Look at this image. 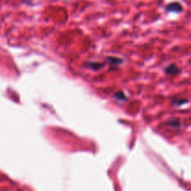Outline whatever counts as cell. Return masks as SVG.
Wrapping results in <instances>:
<instances>
[{
	"label": "cell",
	"mask_w": 191,
	"mask_h": 191,
	"mask_svg": "<svg viewBox=\"0 0 191 191\" xmlns=\"http://www.w3.org/2000/svg\"><path fill=\"white\" fill-rule=\"evenodd\" d=\"M186 102H187V100H185V99H175V100H173V101H172V103H173V104H178V105H181V104H186Z\"/></svg>",
	"instance_id": "3957f363"
},
{
	"label": "cell",
	"mask_w": 191,
	"mask_h": 191,
	"mask_svg": "<svg viewBox=\"0 0 191 191\" xmlns=\"http://www.w3.org/2000/svg\"><path fill=\"white\" fill-rule=\"evenodd\" d=\"M166 10L169 11H172V12H181L183 11V7L181 6V4H179L177 2H174V3L169 4L166 7Z\"/></svg>",
	"instance_id": "6da1fadb"
},
{
	"label": "cell",
	"mask_w": 191,
	"mask_h": 191,
	"mask_svg": "<svg viewBox=\"0 0 191 191\" xmlns=\"http://www.w3.org/2000/svg\"><path fill=\"white\" fill-rule=\"evenodd\" d=\"M169 123L172 127H179L180 126V121L178 119H171V120L169 121Z\"/></svg>",
	"instance_id": "277c9868"
},
{
	"label": "cell",
	"mask_w": 191,
	"mask_h": 191,
	"mask_svg": "<svg viewBox=\"0 0 191 191\" xmlns=\"http://www.w3.org/2000/svg\"><path fill=\"white\" fill-rule=\"evenodd\" d=\"M179 71V69L174 65V64H171L170 65L167 69H166V72L167 74H171V75H174V74H177Z\"/></svg>",
	"instance_id": "7a4b0ae2"
}]
</instances>
